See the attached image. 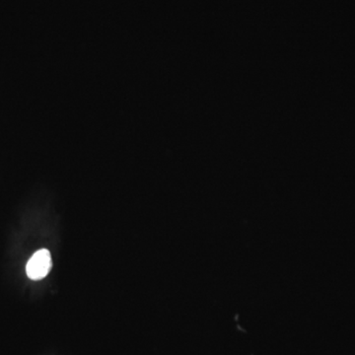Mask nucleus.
Returning a JSON list of instances; mask_svg holds the SVG:
<instances>
[{
  "label": "nucleus",
  "instance_id": "nucleus-1",
  "mask_svg": "<svg viewBox=\"0 0 355 355\" xmlns=\"http://www.w3.org/2000/svg\"><path fill=\"white\" fill-rule=\"evenodd\" d=\"M51 257L48 250L43 249L36 252L26 266L28 277L33 280L43 279L51 272Z\"/></svg>",
  "mask_w": 355,
  "mask_h": 355
}]
</instances>
